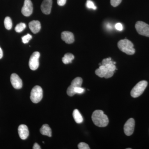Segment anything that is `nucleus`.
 <instances>
[{"mask_svg": "<svg viewBox=\"0 0 149 149\" xmlns=\"http://www.w3.org/2000/svg\"><path fill=\"white\" fill-rule=\"evenodd\" d=\"M113 61H111V58H108L104 59L102 61V65H106L108 63H111L113 62Z\"/></svg>", "mask_w": 149, "mask_h": 149, "instance_id": "obj_28", "label": "nucleus"}, {"mask_svg": "<svg viewBox=\"0 0 149 149\" xmlns=\"http://www.w3.org/2000/svg\"><path fill=\"white\" fill-rule=\"evenodd\" d=\"M118 47L120 51L130 55L134 54L136 52L133 43L127 39L120 40L118 43Z\"/></svg>", "mask_w": 149, "mask_h": 149, "instance_id": "obj_2", "label": "nucleus"}, {"mask_svg": "<svg viewBox=\"0 0 149 149\" xmlns=\"http://www.w3.org/2000/svg\"><path fill=\"white\" fill-rule=\"evenodd\" d=\"M40 56V52H35L32 54L29 60V65L30 69L35 70L38 68Z\"/></svg>", "mask_w": 149, "mask_h": 149, "instance_id": "obj_6", "label": "nucleus"}, {"mask_svg": "<svg viewBox=\"0 0 149 149\" xmlns=\"http://www.w3.org/2000/svg\"><path fill=\"white\" fill-rule=\"evenodd\" d=\"M62 40L67 44H70L74 42V36L72 32L64 31L61 33Z\"/></svg>", "mask_w": 149, "mask_h": 149, "instance_id": "obj_12", "label": "nucleus"}, {"mask_svg": "<svg viewBox=\"0 0 149 149\" xmlns=\"http://www.w3.org/2000/svg\"><path fill=\"white\" fill-rule=\"evenodd\" d=\"M43 97V90L40 86L37 85L34 87L31 91L30 100L34 103H38L41 101Z\"/></svg>", "mask_w": 149, "mask_h": 149, "instance_id": "obj_4", "label": "nucleus"}, {"mask_svg": "<svg viewBox=\"0 0 149 149\" xmlns=\"http://www.w3.org/2000/svg\"><path fill=\"white\" fill-rule=\"evenodd\" d=\"M74 91L75 94H81L84 93L85 90L84 88H81V87H77V88H74Z\"/></svg>", "mask_w": 149, "mask_h": 149, "instance_id": "obj_27", "label": "nucleus"}, {"mask_svg": "<svg viewBox=\"0 0 149 149\" xmlns=\"http://www.w3.org/2000/svg\"><path fill=\"white\" fill-rule=\"evenodd\" d=\"M78 148L79 149H90V148L88 144L83 142L78 144Z\"/></svg>", "mask_w": 149, "mask_h": 149, "instance_id": "obj_25", "label": "nucleus"}, {"mask_svg": "<svg viewBox=\"0 0 149 149\" xmlns=\"http://www.w3.org/2000/svg\"><path fill=\"white\" fill-rule=\"evenodd\" d=\"M113 74H114V72H113V71H110V70H108L105 76L104 77L106 78V79H107V78H110V77L113 76Z\"/></svg>", "mask_w": 149, "mask_h": 149, "instance_id": "obj_29", "label": "nucleus"}, {"mask_svg": "<svg viewBox=\"0 0 149 149\" xmlns=\"http://www.w3.org/2000/svg\"><path fill=\"white\" fill-rule=\"evenodd\" d=\"M107 71L108 70L107 69L105 66L102 65H100L98 69H97L95 70V74L99 77H103L105 76Z\"/></svg>", "mask_w": 149, "mask_h": 149, "instance_id": "obj_15", "label": "nucleus"}, {"mask_svg": "<svg viewBox=\"0 0 149 149\" xmlns=\"http://www.w3.org/2000/svg\"><path fill=\"white\" fill-rule=\"evenodd\" d=\"M148 86V82L142 80L137 83L130 92L131 96L133 98H137L141 95Z\"/></svg>", "mask_w": 149, "mask_h": 149, "instance_id": "obj_3", "label": "nucleus"}, {"mask_svg": "<svg viewBox=\"0 0 149 149\" xmlns=\"http://www.w3.org/2000/svg\"><path fill=\"white\" fill-rule=\"evenodd\" d=\"M92 119L94 124L100 127H106L109 122L107 116L104 113L103 111L100 110L93 112Z\"/></svg>", "mask_w": 149, "mask_h": 149, "instance_id": "obj_1", "label": "nucleus"}, {"mask_svg": "<svg viewBox=\"0 0 149 149\" xmlns=\"http://www.w3.org/2000/svg\"><path fill=\"white\" fill-rule=\"evenodd\" d=\"M10 82L12 85L15 89H20L22 88V80L16 73H13L11 75Z\"/></svg>", "mask_w": 149, "mask_h": 149, "instance_id": "obj_9", "label": "nucleus"}, {"mask_svg": "<svg viewBox=\"0 0 149 149\" xmlns=\"http://www.w3.org/2000/svg\"><path fill=\"white\" fill-rule=\"evenodd\" d=\"M40 132L42 135L47 136L48 137H52V130L48 124H44L40 128Z\"/></svg>", "mask_w": 149, "mask_h": 149, "instance_id": "obj_14", "label": "nucleus"}, {"mask_svg": "<svg viewBox=\"0 0 149 149\" xmlns=\"http://www.w3.org/2000/svg\"><path fill=\"white\" fill-rule=\"evenodd\" d=\"M26 27V25L25 23L21 22L16 25L15 27V30L16 32L19 33L23 31Z\"/></svg>", "mask_w": 149, "mask_h": 149, "instance_id": "obj_20", "label": "nucleus"}, {"mask_svg": "<svg viewBox=\"0 0 149 149\" xmlns=\"http://www.w3.org/2000/svg\"><path fill=\"white\" fill-rule=\"evenodd\" d=\"M135 121L133 118L128 119L124 126V131L125 135L130 136L133 134L135 128Z\"/></svg>", "mask_w": 149, "mask_h": 149, "instance_id": "obj_7", "label": "nucleus"}, {"mask_svg": "<svg viewBox=\"0 0 149 149\" xmlns=\"http://www.w3.org/2000/svg\"><path fill=\"white\" fill-rule=\"evenodd\" d=\"M73 118H74L75 122L77 123H81L83 122V116L81 115V113L78 110L74 109L72 113Z\"/></svg>", "mask_w": 149, "mask_h": 149, "instance_id": "obj_16", "label": "nucleus"}, {"mask_svg": "<svg viewBox=\"0 0 149 149\" xmlns=\"http://www.w3.org/2000/svg\"><path fill=\"white\" fill-rule=\"evenodd\" d=\"M74 88L72 87L71 85L68 87L67 90V94L68 96L70 97H72L75 95V93L74 91Z\"/></svg>", "mask_w": 149, "mask_h": 149, "instance_id": "obj_24", "label": "nucleus"}, {"mask_svg": "<svg viewBox=\"0 0 149 149\" xmlns=\"http://www.w3.org/2000/svg\"><path fill=\"white\" fill-rule=\"evenodd\" d=\"M83 83V79L80 77H77L74 78L71 82V85L74 88L81 87Z\"/></svg>", "mask_w": 149, "mask_h": 149, "instance_id": "obj_18", "label": "nucleus"}, {"mask_svg": "<svg viewBox=\"0 0 149 149\" xmlns=\"http://www.w3.org/2000/svg\"><path fill=\"white\" fill-rule=\"evenodd\" d=\"M5 27L8 30H10L12 27L13 24L12 22L11 19L10 17H6L4 19Z\"/></svg>", "mask_w": 149, "mask_h": 149, "instance_id": "obj_19", "label": "nucleus"}, {"mask_svg": "<svg viewBox=\"0 0 149 149\" xmlns=\"http://www.w3.org/2000/svg\"><path fill=\"white\" fill-rule=\"evenodd\" d=\"M66 0H57V3L59 6H63L65 5Z\"/></svg>", "mask_w": 149, "mask_h": 149, "instance_id": "obj_31", "label": "nucleus"}, {"mask_svg": "<svg viewBox=\"0 0 149 149\" xmlns=\"http://www.w3.org/2000/svg\"><path fill=\"white\" fill-rule=\"evenodd\" d=\"M3 52L2 51V49L0 47V59L2 58L3 57Z\"/></svg>", "mask_w": 149, "mask_h": 149, "instance_id": "obj_33", "label": "nucleus"}, {"mask_svg": "<svg viewBox=\"0 0 149 149\" xmlns=\"http://www.w3.org/2000/svg\"><path fill=\"white\" fill-rule=\"evenodd\" d=\"M86 6L88 8L92 9L94 10L97 9V7L95 6L93 2L91 0H87Z\"/></svg>", "mask_w": 149, "mask_h": 149, "instance_id": "obj_21", "label": "nucleus"}, {"mask_svg": "<svg viewBox=\"0 0 149 149\" xmlns=\"http://www.w3.org/2000/svg\"><path fill=\"white\" fill-rule=\"evenodd\" d=\"M29 29L34 34H36L40 32L41 28L40 22L38 20H33L30 22L29 24Z\"/></svg>", "mask_w": 149, "mask_h": 149, "instance_id": "obj_13", "label": "nucleus"}, {"mask_svg": "<svg viewBox=\"0 0 149 149\" xmlns=\"http://www.w3.org/2000/svg\"><path fill=\"white\" fill-rule=\"evenodd\" d=\"M19 136L22 140H26L29 135V131L27 125L22 124L18 127Z\"/></svg>", "mask_w": 149, "mask_h": 149, "instance_id": "obj_11", "label": "nucleus"}, {"mask_svg": "<svg viewBox=\"0 0 149 149\" xmlns=\"http://www.w3.org/2000/svg\"><path fill=\"white\" fill-rule=\"evenodd\" d=\"M115 28L118 31H121L123 30V26L120 23H117L116 24Z\"/></svg>", "mask_w": 149, "mask_h": 149, "instance_id": "obj_30", "label": "nucleus"}, {"mask_svg": "<svg viewBox=\"0 0 149 149\" xmlns=\"http://www.w3.org/2000/svg\"><path fill=\"white\" fill-rule=\"evenodd\" d=\"M116 63L115 62H113V64H115Z\"/></svg>", "mask_w": 149, "mask_h": 149, "instance_id": "obj_34", "label": "nucleus"}, {"mask_svg": "<svg viewBox=\"0 0 149 149\" xmlns=\"http://www.w3.org/2000/svg\"><path fill=\"white\" fill-rule=\"evenodd\" d=\"M74 59V56L71 53H67L62 58V61L65 64L71 63Z\"/></svg>", "mask_w": 149, "mask_h": 149, "instance_id": "obj_17", "label": "nucleus"}, {"mask_svg": "<svg viewBox=\"0 0 149 149\" xmlns=\"http://www.w3.org/2000/svg\"><path fill=\"white\" fill-rule=\"evenodd\" d=\"M135 27L139 34L149 37V25L143 22L139 21L136 22Z\"/></svg>", "mask_w": 149, "mask_h": 149, "instance_id": "obj_5", "label": "nucleus"}, {"mask_svg": "<svg viewBox=\"0 0 149 149\" xmlns=\"http://www.w3.org/2000/svg\"><path fill=\"white\" fill-rule=\"evenodd\" d=\"M52 6V0H44L41 6V9L43 13L49 15L51 13Z\"/></svg>", "mask_w": 149, "mask_h": 149, "instance_id": "obj_10", "label": "nucleus"}, {"mask_svg": "<svg viewBox=\"0 0 149 149\" xmlns=\"http://www.w3.org/2000/svg\"><path fill=\"white\" fill-rule=\"evenodd\" d=\"M127 149H131V148H127Z\"/></svg>", "mask_w": 149, "mask_h": 149, "instance_id": "obj_35", "label": "nucleus"}, {"mask_svg": "<svg viewBox=\"0 0 149 149\" xmlns=\"http://www.w3.org/2000/svg\"><path fill=\"white\" fill-rule=\"evenodd\" d=\"M122 1V0H111V4L112 6L116 7L119 5Z\"/></svg>", "mask_w": 149, "mask_h": 149, "instance_id": "obj_26", "label": "nucleus"}, {"mask_svg": "<svg viewBox=\"0 0 149 149\" xmlns=\"http://www.w3.org/2000/svg\"><path fill=\"white\" fill-rule=\"evenodd\" d=\"M32 39V35L29 34H27V35L22 37V42L24 44H27V43L29 42V41Z\"/></svg>", "mask_w": 149, "mask_h": 149, "instance_id": "obj_23", "label": "nucleus"}, {"mask_svg": "<svg viewBox=\"0 0 149 149\" xmlns=\"http://www.w3.org/2000/svg\"><path fill=\"white\" fill-rule=\"evenodd\" d=\"M33 4L31 0H25L22 9V13L26 17L30 16L33 12Z\"/></svg>", "mask_w": 149, "mask_h": 149, "instance_id": "obj_8", "label": "nucleus"}, {"mask_svg": "<svg viewBox=\"0 0 149 149\" xmlns=\"http://www.w3.org/2000/svg\"><path fill=\"white\" fill-rule=\"evenodd\" d=\"M33 149H41V148H40V146H39V144L37 143H35L34 144V146H33Z\"/></svg>", "mask_w": 149, "mask_h": 149, "instance_id": "obj_32", "label": "nucleus"}, {"mask_svg": "<svg viewBox=\"0 0 149 149\" xmlns=\"http://www.w3.org/2000/svg\"><path fill=\"white\" fill-rule=\"evenodd\" d=\"M113 62L111 63H108L105 65V66L108 70L114 72L115 70L116 69V67L114 64H113Z\"/></svg>", "mask_w": 149, "mask_h": 149, "instance_id": "obj_22", "label": "nucleus"}]
</instances>
